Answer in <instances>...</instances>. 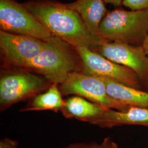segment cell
<instances>
[{
	"instance_id": "6",
	"label": "cell",
	"mask_w": 148,
	"mask_h": 148,
	"mask_svg": "<svg viewBox=\"0 0 148 148\" xmlns=\"http://www.w3.org/2000/svg\"><path fill=\"white\" fill-rule=\"evenodd\" d=\"M49 82L31 71H16L3 74L0 79V106L3 111L18 102L45 90Z\"/></svg>"
},
{
	"instance_id": "3",
	"label": "cell",
	"mask_w": 148,
	"mask_h": 148,
	"mask_svg": "<svg viewBox=\"0 0 148 148\" xmlns=\"http://www.w3.org/2000/svg\"><path fill=\"white\" fill-rule=\"evenodd\" d=\"M148 32V9L108 11L101 21L99 35L106 41L142 46Z\"/></svg>"
},
{
	"instance_id": "1",
	"label": "cell",
	"mask_w": 148,
	"mask_h": 148,
	"mask_svg": "<svg viewBox=\"0 0 148 148\" xmlns=\"http://www.w3.org/2000/svg\"><path fill=\"white\" fill-rule=\"evenodd\" d=\"M52 36L75 48H87L96 51L109 42L93 34L86 27L79 14L53 0H30L23 3Z\"/></svg>"
},
{
	"instance_id": "9",
	"label": "cell",
	"mask_w": 148,
	"mask_h": 148,
	"mask_svg": "<svg viewBox=\"0 0 148 148\" xmlns=\"http://www.w3.org/2000/svg\"><path fill=\"white\" fill-rule=\"evenodd\" d=\"M45 40L0 30V52L5 64L23 68L41 52Z\"/></svg>"
},
{
	"instance_id": "7",
	"label": "cell",
	"mask_w": 148,
	"mask_h": 148,
	"mask_svg": "<svg viewBox=\"0 0 148 148\" xmlns=\"http://www.w3.org/2000/svg\"><path fill=\"white\" fill-rule=\"evenodd\" d=\"M81 60V73L104 77L123 85L143 90L137 75L132 70L115 63L99 53L87 48H76Z\"/></svg>"
},
{
	"instance_id": "15",
	"label": "cell",
	"mask_w": 148,
	"mask_h": 148,
	"mask_svg": "<svg viewBox=\"0 0 148 148\" xmlns=\"http://www.w3.org/2000/svg\"><path fill=\"white\" fill-rule=\"evenodd\" d=\"M122 5L131 10L148 9V0H123Z\"/></svg>"
},
{
	"instance_id": "14",
	"label": "cell",
	"mask_w": 148,
	"mask_h": 148,
	"mask_svg": "<svg viewBox=\"0 0 148 148\" xmlns=\"http://www.w3.org/2000/svg\"><path fill=\"white\" fill-rule=\"evenodd\" d=\"M34 97L31 102L21 111H61L65 104L58 85L56 84L51 85L45 93Z\"/></svg>"
},
{
	"instance_id": "16",
	"label": "cell",
	"mask_w": 148,
	"mask_h": 148,
	"mask_svg": "<svg viewBox=\"0 0 148 148\" xmlns=\"http://www.w3.org/2000/svg\"><path fill=\"white\" fill-rule=\"evenodd\" d=\"M64 148H101V144L94 142L88 143H74Z\"/></svg>"
},
{
	"instance_id": "10",
	"label": "cell",
	"mask_w": 148,
	"mask_h": 148,
	"mask_svg": "<svg viewBox=\"0 0 148 148\" xmlns=\"http://www.w3.org/2000/svg\"><path fill=\"white\" fill-rule=\"evenodd\" d=\"M90 123L101 128L122 125H137L148 128V108L130 107L123 110L108 109Z\"/></svg>"
},
{
	"instance_id": "8",
	"label": "cell",
	"mask_w": 148,
	"mask_h": 148,
	"mask_svg": "<svg viewBox=\"0 0 148 148\" xmlns=\"http://www.w3.org/2000/svg\"><path fill=\"white\" fill-rule=\"evenodd\" d=\"M95 52L112 62L132 70L140 80L143 90L148 91V56L142 46L106 42Z\"/></svg>"
},
{
	"instance_id": "20",
	"label": "cell",
	"mask_w": 148,
	"mask_h": 148,
	"mask_svg": "<svg viewBox=\"0 0 148 148\" xmlns=\"http://www.w3.org/2000/svg\"><path fill=\"white\" fill-rule=\"evenodd\" d=\"M142 46L145 53H147V54L148 56V32Z\"/></svg>"
},
{
	"instance_id": "19",
	"label": "cell",
	"mask_w": 148,
	"mask_h": 148,
	"mask_svg": "<svg viewBox=\"0 0 148 148\" xmlns=\"http://www.w3.org/2000/svg\"><path fill=\"white\" fill-rule=\"evenodd\" d=\"M105 3H108L116 7L117 8L120 7L122 5L123 0H103Z\"/></svg>"
},
{
	"instance_id": "18",
	"label": "cell",
	"mask_w": 148,
	"mask_h": 148,
	"mask_svg": "<svg viewBox=\"0 0 148 148\" xmlns=\"http://www.w3.org/2000/svg\"><path fill=\"white\" fill-rule=\"evenodd\" d=\"M101 148H119L117 144L110 137H106L101 144Z\"/></svg>"
},
{
	"instance_id": "17",
	"label": "cell",
	"mask_w": 148,
	"mask_h": 148,
	"mask_svg": "<svg viewBox=\"0 0 148 148\" xmlns=\"http://www.w3.org/2000/svg\"><path fill=\"white\" fill-rule=\"evenodd\" d=\"M0 148H18V142L5 138L0 141Z\"/></svg>"
},
{
	"instance_id": "2",
	"label": "cell",
	"mask_w": 148,
	"mask_h": 148,
	"mask_svg": "<svg viewBox=\"0 0 148 148\" xmlns=\"http://www.w3.org/2000/svg\"><path fill=\"white\" fill-rule=\"evenodd\" d=\"M40 74L52 84H62L70 74L81 72L82 64L76 48L58 37L45 39L41 52L23 68Z\"/></svg>"
},
{
	"instance_id": "4",
	"label": "cell",
	"mask_w": 148,
	"mask_h": 148,
	"mask_svg": "<svg viewBox=\"0 0 148 148\" xmlns=\"http://www.w3.org/2000/svg\"><path fill=\"white\" fill-rule=\"evenodd\" d=\"M59 89L63 95L79 96L106 109L123 110L130 107L109 96L101 77L79 71L69 74Z\"/></svg>"
},
{
	"instance_id": "11",
	"label": "cell",
	"mask_w": 148,
	"mask_h": 148,
	"mask_svg": "<svg viewBox=\"0 0 148 148\" xmlns=\"http://www.w3.org/2000/svg\"><path fill=\"white\" fill-rule=\"evenodd\" d=\"M65 5L79 14L90 32L101 36V22L108 12L103 0H76Z\"/></svg>"
},
{
	"instance_id": "12",
	"label": "cell",
	"mask_w": 148,
	"mask_h": 148,
	"mask_svg": "<svg viewBox=\"0 0 148 148\" xmlns=\"http://www.w3.org/2000/svg\"><path fill=\"white\" fill-rule=\"evenodd\" d=\"M101 78L106 85L108 94L112 98L130 107L148 108V91L137 89L104 77Z\"/></svg>"
},
{
	"instance_id": "5",
	"label": "cell",
	"mask_w": 148,
	"mask_h": 148,
	"mask_svg": "<svg viewBox=\"0 0 148 148\" xmlns=\"http://www.w3.org/2000/svg\"><path fill=\"white\" fill-rule=\"evenodd\" d=\"M0 29L42 40L52 36L31 11L16 0H0Z\"/></svg>"
},
{
	"instance_id": "13",
	"label": "cell",
	"mask_w": 148,
	"mask_h": 148,
	"mask_svg": "<svg viewBox=\"0 0 148 148\" xmlns=\"http://www.w3.org/2000/svg\"><path fill=\"white\" fill-rule=\"evenodd\" d=\"M108 109L98 106L85 98L74 95L65 101V104L62 109L64 116L74 118L82 121L90 122L99 116Z\"/></svg>"
}]
</instances>
